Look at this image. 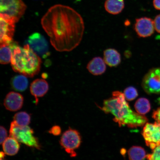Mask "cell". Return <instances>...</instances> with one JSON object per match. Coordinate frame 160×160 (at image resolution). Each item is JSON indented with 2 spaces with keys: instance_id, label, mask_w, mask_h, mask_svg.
I'll return each mask as SVG.
<instances>
[{
  "instance_id": "1",
  "label": "cell",
  "mask_w": 160,
  "mask_h": 160,
  "mask_svg": "<svg viewBox=\"0 0 160 160\" xmlns=\"http://www.w3.org/2000/svg\"><path fill=\"white\" fill-rule=\"evenodd\" d=\"M43 28L58 51L69 52L79 45L85 30L82 18L75 10L61 4L50 8L41 19Z\"/></svg>"
},
{
  "instance_id": "2",
  "label": "cell",
  "mask_w": 160,
  "mask_h": 160,
  "mask_svg": "<svg viewBox=\"0 0 160 160\" xmlns=\"http://www.w3.org/2000/svg\"><path fill=\"white\" fill-rule=\"evenodd\" d=\"M126 101L123 93L114 91L111 98L104 101L101 109L106 113L112 114L114 117L113 121L120 127L125 125L131 128L143 127L148 121L147 118L133 111Z\"/></svg>"
},
{
  "instance_id": "3",
  "label": "cell",
  "mask_w": 160,
  "mask_h": 160,
  "mask_svg": "<svg viewBox=\"0 0 160 160\" xmlns=\"http://www.w3.org/2000/svg\"><path fill=\"white\" fill-rule=\"evenodd\" d=\"M12 52L11 61L12 68L16 72L27 77H33L40 71L41 59L28 45L20 47L15 42L10 44Z\"/></svg>"
},
{
  "instance_id": "4",
  "label": "cell",
  "mask_w": 160,
  "mask_h": 160,
  "mask_svg": "<svg viewBox=\"0 0 160 160\" xmlns=\"http://www.w3.org/2000/svg\"><path fill=\"white\" fill-rule=\"evenodd\" d=\"M33 131L28 126L21 127L14 121L12 122L10 127V134L18 142L30 147L39 149L40 145L38 141L33 135Z\"/></svg>"
},
{
  "instance_id": "5",
  "label": "cell",
  "mask_w": 160,
  "mask_h": 160,
  "mask_svg": "<svg viewBox=\"0 0 160 160\" xmlns=\"http://www.w3.org/2000/svg\"><path fill=\"white\" fill-rule=\"evenodd\" d=\"M27 8L22 0H1L0 15L9 18L17 23L25 13Z\"/></svg>"
},
{
  "instance_id": "6",
  "label": "cell",
  "mask_w": 160,
  "mask_h": 160,
  "mask_svg": "<svg viewBox=\"0 0 160 160\" xmlns=\"http://www.w3.org/2000/svg\"><path fill=\"white\" fill-rule=\"evenodd\" d=\"M142 86L148 94H160V67L149 70L143 78Z\"/></svg>"
},
{
  "instance_id": "7",
  "label": "cell",
  "mask_w": 160,
  "mask_h": 160,
  "mask_svg": "<svg viewBox=\"0 0 160 160\" xmlns=\"http://www.w3.org/2000/svg\"><path fill=\"white\" fill-rule=\"evenodd\" d=\"M81 142V137L79 132L72 129L65 132L60 140L62 147L72 157L77 155L75 150L79 147Z\"/></svg>"
},
{
  "instance_id": "8",
  "label": "cell",
  "mask_w": 160,
  "mask_h": 160,
  "mask_svg": "<svg viewBox=\"0 0 160 160\" xmlns=\"http://www.w3.org/2000/svg\"><path fill=\"white\" fill-rule=\"evenodd\" d=\"M27 44L40 58H46L50 55L48 43L45 38L39 33L30 35L27 40Z\"/></svg>"
},
{
  "instance_id": "9",
  "label": "cell",
  "mask_w": 160,
  "mask_h": 160,
  "mask_svg": "<svg viewBox=\"0 0 160 160\" xmlns=\"http://www.w3.org/2000/svg\"><path fill=\"white\" fill-rule=\"evenodd\" d=\"M142 135L146 145L153 150L160 145V123L158 122L147 123L144 127Z\"/></svg>"
},
{
  "instance_id": "10",
  "label": "cell",
  "mask_w": 160,
  "mask_h": 160,
  "mask_svg": "<svg viewBox=\"0 0 160 160\" xmlns=\"http://www.w3.org/2000/svg\"><path fill=\"white\" fill-rule=\"evenodd\" d=\"M1 44H10L13 42L15 22L7 17L0 15Z\"/></svg>"
},
{
  "instance_id": "11",
  "label": "cell",
  "mask_w": 160,
  "mask_h": 160,
  "mask_svg": "<svg viewBox=\"0 0 160 160\" xmlns=\"http://www.w3.org/2000/svg\"><path fill=\"white\" fill-rule=\"evenodd\" d=\"M134 29L139 37L145 38L151 37L155 30L153 20L147 17L136 19Z\"/></svg>"
},
{
  "instance_id": "12",
  "label": "cell",
  "mask_w": 160,
  "mask_h": 160,
  "mask_svg": "<svg viewBox=\"0 0 160 160\" xmlns=\"http://www.w3.org/2000/svg\"><path fill=\"white\" fill-rule=\"evenodd\" d=\"M23 103V98L21 94L11 92L6 96L4 105L7 110L16 111L21 109Z\"/></svg>"
},
{
  "instance_id": "13",
  "label": "cell",
  "mask_w": 160,
  "mask_h": 160,
  "mask_svg": "<svg viewBox=\"0 0 160 160\" xmlns=\"http://www.w3.org/2000/svg\"><path fill=\"white\" fill-rule=\"evenodd\" d=\"M49 85L47 81L42 79H38L34 81L30 86V91L36 99V104L38 98L43 97L49 90Z\"/></svg>"
},
{
  "instance_id": "14",
  "label": "cell",
  "mask_w": 160,
  "mask_h": 160,
  "mask_svg": "<svg viewBox=\"0 0 160 160\" xmlns=\"http://www.w3.org/2000/svg\"><path fill=\"white\" fill-rule=\"evenodd\" d=\"M106 63L100 57L94 58L90 61L87 66V69L92 75H101L104 73L107 69Z\"/></svg>"
},
{
  "instance_id": "15",
  "label": "cell",
  "mask_w": 160,
  "mask_h": 160,
  "mask_svg": "<svg viewBox=\"0 0 160 160\" xmlns=\"http://www.w3.org/2000/svg\"><path fill=\"white\" fill-rule=\"evenodd\" d=\"M103 60L109 67H117L121 63V55L117 50L109 48L104 51Z\"/></svg>"
},
{
  "instance_id": "16",
  "label": "cell",
  "mask_w": 160,
  "mask_h": 160,
  "mask_svg": "<svg viewBox=\"0 0 160 160\" xmlns=\"http://www.w3.org/2000/svg\"><path fill=\"white\" fill-rule=\"evenodd\" d=\"M104 7L106 11L111 14H118L124 8V0H107Z\"/></svg>"
},
{
  "instance_id": "17",
  "label": "cell",
  "mask_w": 160,
  "mask_h": 160,
  "mask_svg": "<svg viewBox=\"0 0 160 160\" xmlns=\"http://www.w3.org/2000/svg\"><path fill=\"white\" fill-rule=\"evenodd\" d=\"M3 149L6 154L13 156L18 152L20 146L18 142L13 137H8L3 143Z\"/></svg>"
},
{
  "instance_id": "18",
  "label": "cell",
  "mask_w": 160,
  "mask_h": 160,
  "mask_svg": "<svg viewBox=\"0 0 160 160\" xmlns=\"http://www.w3.org/2000/svg\"><path fill=\"white\" fill-rule=\"evenodd\" d=\"M11 85L16 91H24L28 86V81L27 76L22 74L15 76L12 79Z\"/></svg>"
},
{
  "instance_id": "19",
  "label": "cell",
  "mask_w": 160,
  "mask_h": 160,
  "mask_svg": "<svg viewBox=\"0 0 160 160\" xmlns=\"http://www.w3.org/2000/svg\"><path fill=\"white\" fill-rule=\"evenodd\" d=\"M134 106L137 112L142 115L148 113L151 109V104L149 100L145 98L138 99Z\"/></svg>"
},
{
  "instance_id": "20",
  "label": "cell",
  "mask_w": 160,
  "mask_h": 160,
  "mask_svg": "<svg viewBox=\"0 0 160 160\" xmlns=\"http://www.w3.org/2000/svg\"><path fill=\"white\" fill-rule=\"evenodd\" d=\"M12 52L10 44H1L0 49V62L5 65L11 62Z\"/></svg>"
},
{
  "instance_id": "21",
  "label": "cell",
  "mask_w": 160,
  "mask_h": 160,
  "mask_svg": "<svg viewBox=\"0 0 160 160\" xmlns=\"http://www.w3.org/2000/svg\"><path fill=\"white\" fill-rule=\"evenodd\" d=\"M130 160H143L145 159L146 152L143 148L138 146H133L128 152Z\"/></svg>"
},
{
  "instance_id": "22",
  "label": "cell",
  "mask_w": 160,
  "mask_h": 160,
  "mask_svg": "<svg viewBox=\"0 0 160 160\" xmlns=\"http://www.w3.org/2000/svg\"><path fill=\"white\" fill-rule=\"evenodd\" d=\"M13 121L21 127H25L28 125L31 121L30 116L25 112L16 113L14 116Z\"/></svg>"
},
{
  "instance_id": "23",
  "label": "cell",
  "mask_w": 160,
  "mask_h": 160,
  "mask_svg": "<svg viewBox=\"0 0 160 160\" xmlns=\"http://www.w3.org/2000/svg\"><path fill=\"white\" fill-rule=\"evenodd\" d=\"M123 94L126 100L129 101H133L138 96L137 89L132 86L126 88L124 91Z\"/></svg>"
},
{
  "instance_id": "24",
  "label": "cell",
  "mask_w": 160,
  "mask_h": 160,
  "mask_svg": "<svg viewBox=\"0 0 160 160\" xmlns=\"http://www.w3.org/2000/svg\"><path fill=\"white\" fill-rule=\"evenodd\" d=\"M148 160H160V145L153 150L152 153L147 155Z\"/></svg>"
},
{
  "instance_id": "25",
  "label": "cell",
  "mask_w": 160,
  "mask_h": 160,
  "mask_svg": "<svg viewBox=\"0 0 160 160\" xmlns=\"http://www.w3.org/2000/svg\"><path fill=\"white\" fill-rule=\"evenodd\" d=\"M61 132V128L58 126H55L49 131V133L55 136H58Z\"/></svg>"
},
{
  "instance_id": "26",
  "label": "cell",
  "mask_w": 160,
  "mask_h": 160,
  "mask_svg": "<svg viewBox=\"0 0 160 160\" xmlns=\"http://www.w3.org/2000/svg\"><path fill=\"white\" fill-rule=\"evenodd\" d=\"M0 132H1V141L0 142L1 144L3 143L6 139L7 138V130L5 128L1 126L0 128Z\"/></svg>"
},
{
  "instance_id": "27",
  "label": "cell",
  "mask_w": 160,
  "mask_h": 160,
  "mask_svg": "<svg viewBox=\"0 0 160 160\" xmlns=\"http://www.w3.org/2000/svg\"><path fill=\"white\" fill-rule=\"evenodd\" d=\"M153 21L155 30L160 33V14L156 16Z\"/></svg>"
},
{
  "instance_id": "28",
  "label": "cell",
  "mask_w": 160,
  "mask_h": 160,
  "mask_svg": "<svg viewBox=\"0 0 160 160\" xmlns=\"http://www.w3.org/2000/svg\"><path fill=\"white\" fill-rule=\"evenodd\" d=\"M159 101L160 103V99ZM152 118L156 122L160 123V107L154 111L152 114Z\"/></svg>"
},
{
  "instance_id": "29",
  "label": "cell",
  "mask_w": 160,
  "mask_h": 160,
  "mask_svg": "<svg viewBox=\"0 0 160 160\" xmlns=\"http://www.w3.org/2000/svg\"><path fill=\"white\" fill-rule=\"evenodd\" d=\"M153 5L155 9L160 11V0H153Z\"/></svg>"
},
{
  "instance_id": "30",
  "label": "cell",
  "mask_w": 160,
  "mask_h": 160,
  "mask_svg": "<svg viewBox=\"0 0 160 160\" xmlns=\"http://www.w3.org/2000/svg\"><path fill=\"white\" fill-rule=\"evenodd\" d=\"M5 157V154L3 152H1V154H0V157H1V159H2L3 158Z\"/></svg>"
},
{
  "instance_id": "31",
  "label": "cell",
  "mask_w": 160,
  "mask_h": 160,
  "mask_svg": "<svg viewBox=\"0 0 160 160\" xmlns=\"http://www.w3.org/2000/svg\"><path fill=\"white\" fill-rule=\"evenodd\" d=\"M1 160H3L2 159H1Z\"/></svg>"
}]
</instances>
